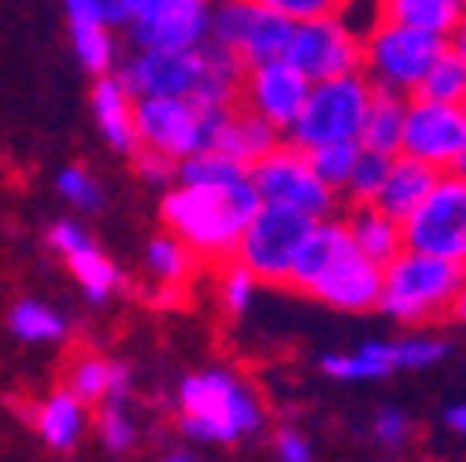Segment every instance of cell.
Instances as JSON below:
<instances>
[{
  "mask_svg": "<svg viewBox=\"0 0 466 462\" xmlns=\"http://www.w3.org/2000/svg\"><path fill=\"white\" fill-rule=\"evenodd\" d=\"M56 193H60L64 204H71L75 211H100L104 207L100 182L82 166H64L60 175H56Z\"/></svg>",
  "mask_w": 466,
  "mask_h": 462,
  "instance_id": "obj_39",
  "label": "cell"
},
{
  "mask_svg": "<svg viewBox=\"0 0 466 462\" xmlns=\"http://www.w3.org/2000/svg\"><path fill=\"white\" fill-rule=\"evenodd\" d=\"M455 170H459V175H466V156H462V163H459V166H455Z\"/></svg>",
  "mask_w": 466,
  "mask_h": 462,
  "instance_id": "obj_50",
  "label": "cell"
},
{
  "mask_svg": "<svg viewBox=\"0 0 466 462\" xmlns=\"http://www.w3.org/2000/svg\"><path fill=\"white\" fill-rule=\"evenodd\" d=\"M451 318H459L462 326H466V285H462V293H459V300H455V315Z\"/></svg>",
  "mask_w": 466,
  "mask_h": 462,
  "instance_id": "obj_49",
  "label": "cell"
},
{
  "mask_svg": "<svg viewBox=\"0 0 466 462\" xmlns=\"http://www.w3.org/2000/svg\"><path fill=\"white\" fill-rule=\"evenodd\" d=\"M200 5H218V0H200Z\"/></svg>",
  "mask_w": 466,
  "mask_h": 462,
  "instance_id": "obj_51",
  "label": "cell"
},
{
  "mask_svg": "<svg viewBox=\"0 0 466 462\" xmlns=\"http://www.w3.org/2000/svg\"><path fill=\"white\" fill-rule=\"evenodd\" d=\"M248 178H252V170L218 148H204L178 163V186H189V189H222V186H238Z\"/></svg>",
  "mask_w": 466,
  "mask_h": 462,
  "instance_id": "obj_28",
  "label": "cell"
},
{
  "mask_svg": "<svg viewBox=\"0 0 466 462\" xmlns=\"http://www.w3.org/2000/svg\"><path fill=\"white\" fill-rule=\"evenodd\" d=\"M396 156H381V152H370L363 148L360 152V163L352 170V182H348L344 189V200H352V204H374L385 178H389V166H392Z\"/></svg>",
  "mask_w": 466,
  "mask_h": 462,
  "instance_id": "obj_38",
  "label": "cell"
},
{
  "mask_svg": "<svg viewBox=\"0 0 466 462\" xmlns=\"http://www.w3.org/2000/svg\"><path fill=\"white\" fill-rule=\"evenodd\" d=\"M289 37H293V23L259 5L256 15H252V26L245 34V45H241L245 67H256V64H267V60H281L285 48H289Z\"/></svg>",
  "mask_w": 466,
  "mask_h": 462,
  "instance_id": "obj_30",
  "label": "cell"
},
{
  "mask_svg": "<svg viewBox=\"0 0 466 462\" xmlns=\"http://www.w3.org/2000/svg\"><path fill=\"white\" fill-rule=\"evenodd\" d=\"M281 137H285V134L274 130V126L263 119V115H256L252 107H233L215 148L226 152V156H233L238 163H245V166L252 170L263 156H270V152L281 145Z\"/></svg>",
  "mask_w": 466,
  "mask_h": 462,
  "instance_id": "obj_22",
  "label": "cell"
},
{
  "mask_svg": "<svg viewBox=\"0 0 466 462\" xmlns=\"http://www.w3.org/2000/svg\"><path fill=\"white\" fill-rule=\"evenodd\" d=\"M64 388H71L82 403H89V407H100L104 399H127L130 396V370L123 363L104 359V356L82 352L67 363Z\"/></svg>",
  "mask_w": 466,
  "mask_h": 462,
  "instance_id": "obj_20",
  "label": "cell"
},
{
  "mask_svg": "<svg viewBox=\"0 0 466 462\" xmlns=\"http://www.w3.org/2000/svg\"><path fill=\"white\" fill-rule=\"evenodd\" d=\"M274 455H278V462H315L311 440L293 426H281L274 433Z\"/></svg>",
  "mask_w": 466,
  "mask_h": 462,
  "instance_id": "obj_45",
  "label": "cell"
},
{
  "mask_svg": "<svg viewBox=\"0 0 466 462\" xmlns=\"http://www.w3.org/2000/svg\"><path fill=\"white\" fill-rule=\"evenodd\" d=\"M411 433H415V422H411V415L400 411V407H381V411L374 415V422H370V437H374V444L385 447V451L407 447Z\"/></svg>",
  "mask_w": 466,
  "mask_h": 462,
  "instance_id": "obj_40",
  "label": "cell"
},
{
  "mask_svg": "<svg viewBox=\"0 0 466 462\" xmlns=\"http://www.w3.org/2000/svg\"><path fill=\"white\" fill-rule=\"evenodd\" d=\"M259 285H263V281H259L245 263L229 259L226 270H222V277H218V304L226 307V315L241 318V315L252 311V304H256V296H259Z\"/></svg>",
  "mask_w": 466,
  "mask_h": 462,
  "instance_id": "obj_36",
  "label": "cell"
},
{
  "mask_svg": "<svg viewBox=\"0 0 466 462\" xmlns=\"http://www.w3.org/2000/svg\"><path fill=\"white\" fill-rule=\"evenodd\" d=\"M8 329L23 344H60L67 336V318L45 300H19L8 311Z\"/></svg>",
  "mask_w": 466,
  "mask_h": 462,
  "instance_id": "obj_31",
  "label": "cell"
},
{
  "mask_svg": "<svg viewBox=\"0 0 466 462\" xmlns=\"http://www.w3.org/2000/svg\"><path fill=\"white\" fill-rule=\"evenodd\" d=\"M89 107H93V123L100 130V137L123 156H134L141 148L137 141V96L130 93V85L115 75H100L93 78L89 89Z\"/></svg>",
  "mask_w": 466,
  "mask_h": 462,
  "instance_id": "obj_16",
  "label": "cell"
},
{
  "mask_svg": "<svg viewBox=\"0 0 466 462\" xmlns=\"http://www.w3.org/2000/svg\"><path fill=\"white\" fill-rule=\"evenodd\" d=\"M403 241L411 252L466 266V175L444 170L426 204L403 222Z\"/></svg>",
  "mask_w": 466,
  "mask_h": 462,
  "instance_id": "obj_10",
  "label": "cell"
},
{
  "mask_svg": "<svg viewBox=\"0 0 466 462\" xmlns=\"http://www.w3.org/2000/svg\"><path fill=\"white\" fill-rule=\"evenodd\" d=\"M93 426H96L100 444L107 451H115V455H127L137 444V422H134V415L127 407V399H104L96 407Z\"/></svg>",
  "mask_w": 466,
  "mask_h": 462,
  "instance_id": "obj_35",
  "label": "cell"
},
{
  "mask_svg": "<svg viewBox=\"0 0 466 462\" xmlns=\"http://www.w3.org/2000/svg\"><path fill=\"white\" fill-rule=\"evenodd\" d=\"M381 12L389 23L451 37V30L466 19V0H381Z\"/></svg>",
  "mask_w": 466,
  "mask_h": 462,
  "instance_id": "obj_24",
  "label": "cell"
},
{
  "mask_svg": "<svg viewBox=\"0 0 466 462\" xmlns=\"http://www.w3.org/2000/svg\"><path fill=\"white\" fill-rule=\"evenodd\" d=\"M197 259H200V256H197L182 237H174L170 229L145 245V274H148L159 288H182V285L193 277Z\"/></svg>",
  "mask_w": 466,
  "mask_h": 462,
  "instance_id": "obj_27",
  "label": "cell"
},
{
  "mask_svg": "<svg viewBox=\"0 0 466 462\" xmlns=\"http://www.w3.org/2000/svg\"><path fill=\"white\" fill-rule=\"evenodd\" d=\"M448 48L455 52V55H462V60H466V19L451 30V37H448Z\"/></svg>",
  "mask_w": 466,
  "mask_h": 462,
  "instance_id": "obj_47",
  "label": "cell"
},
{
  "mask_svg": "<svg viewBox=\"0 0 466 462\" xmlns=\"http://www.w3.org/2000/svg\"><path fill=\"white\" fill-rule=\"evenodd\" d=\"M163 462H200V458H197L193 451H167Z\"/></svg>",
  "mask_w": 466,
  "mask_h": 462,
  "instance_id": "obj_48",
  "label": "cell"
},
{
  "mask_svg": "<svg viewBox=\"0 0 466 462\" xmlns=\"http://www.w3.org/2000/svg\"><path fill=\"white\" fill-rule=\"evenodd\" d=\"M360 152H363L360 141H340V145L311 148L308 156H311V166L319 170V178H322L337 196H344L348 182H352V170H356V163H360Z\"/></svg>",
  "mask_w": 466,
  "mask_h": 462,
  "instance_id": "obj_34",
  "label": "cell"
},
{
  "mask_svg": "<svg viewBox=\"0 0 466 462\" xmlns=\"http://www.w3.org/2000/svg\"><path fill=\"white\" fill-rule=\"evenodd\" d=\"M256 8V0H218V5H211V41L241 55Z\"/></svg>",
  "mask_w": 466,
  "mask_h": 462,
  "instance_id": "obj_32",
  "label": "cell"
},
{
  "mask_svg": "<svg viewBox=\"0 0 466 462\" xmlns=\"http://www.w3.org/2000/svg\"><path fill=\"white\" fill-rule=\"evenodd\" d=\"M233 107H208L178 96L137 100V141L141 148L163 152L170 159H186L204 148H215Z\"/></svg>",
  "mask_w": 466,
  "mask_h": 462,
  "instance_id": "obj_7",
  "label": "cell"
},
{
  "mask_svg": "<svg viewBox=\"0 0 466 462\" xmlns=\"http://www.w3.org/2000/svg\"><path fill=\"white\" fill-rule=\"evenodd\" d=\"M252 186L263 204L270 207H289L304 211L311 218H333L337 215V193L319 178V170L311 166V156L297 148L293 141L278 145L270 156H263L252 166Z\"/></svg>",
  "mask_w": 466,
  "mask_h": 462,
  "instance_id": "obj_8",
  "label": "cell"
},
{
  "mask_svg": "<svg viewBox=\"0 0 466 462\" xmlns=\"http://www.w3.org/2000/svg\"><path fill=\"white\" fill-rule=\"evenodd\" d=\"M466 285V266L403 248L381 277L378 311L400 326H430L455 315V300Z\"/></svg>",
  "mask_w": 466,
  "mask_h": 462,
  "instance_id": "obj_4",
  "label": "cell"
},
{
  "mask_svg": "<svg viewBox=\"0 0 466 462\" xmlns=\"http://www.w3.org/2000/svg\"><path fill=\"white\" fill-rule=\"evenodd\" d=\"M444 426H448L455 437L466 440V399H462V403H451V407L444 411Z\"/></svg>",
  "mask_w": 466,
  "mask_h": 462,
  "instance_id": "obj_46",
  "label": "cell"
},
{
  "mask_svg": "<svg viewBox=\"0 0 466 462\" xmlns=\"http://www.w3.org/2000/svg\"><path fill=\"white\" fill-rule=\"evenodd\" d=\"M71 48H75V60L93 75H115L119 71V41H115V26L107 23H93V19H71Z\"/></svg>",
  "mask_w": 466,
  "mask_h": 462,
  "instance_id": "obj_26",
  "label": "cell"
},
{
  "mask_svg": "<svg viewBox=\"0 0 466 462\" xmlns=\"http://www.w3.org/2000/svg\"><path fill=\"white\" fill-rule=\"evenodd\" d=\"M381 277H385V266H378L374 259H367L356 248V241H352L319 274V281L308 288L304 296H311V300H319V304H326L333 311L363 315V311H378Z\"/></svg>",
  "mask_w": 466,
  "mask_h": 462,
  "instance_id": "obj_15",
  "label": "cell"
},
{
  "mask_svg": "<svg viewBox=\"0 0 466 462\" xmlns=\"http://www.w3.org/2000/svg\"><path fill=\"white\" fill-rule=\"evenodd\" d=\"M285 60L297 64L311 82L356 75V71H363V37L340 15L293 23V37H289Z\"/></svg>",
  "mask_w": 466,
  "mask_h": 462,
  "instance_id": "obj_11",
  "label": "cell"
},
{
  "mask_svg": "<svg viewBox=\"0 0 466 462\" xmlns=\"http://www.w3.org/2000/svg\"><path fill=\"white\" fill-rule=\"evenodd\" d=\"M315 222L319 218H311L304 211L263 204L259 215L248 222L233 259L245 263L263 285H289L293 263H297V256H300V248H304Z\"/></svg>",
  "mask_w": 466,
  "mask_h": 462,
  "instance_id": "obj_9",
  "label": "cell"
},
{
  "mask_svg": "<svg viewBox=\"0 0 466 462\" xmlns=\"http://www.w3.org/2000/svg\"><path fill=\"white\" fill-rule=\"evenodd\" d=\"M174 403H178V429L193 444H238L267 426L256 388L222 367L182 377Z\"/></svg>",
  "mask_w": 466,
  "mask_h": 462,
  "instance_id": "obj_3",
  "label": "cell"
},
{
  "mask_svg": "<svg viewBox=\"0 0 466 462\" xmlns=\"http://www.w3.org/2000/svg\"><path fill=\"white\" fill-rule=\"evenodd\" d=\"M444 48H448V37L381 19L363 37V75L381 93L415 96Z\"/></svg>",
  "mask_w": 466,
  "mask_h": 462,
  "instance_id": "obj_5",
  "label": "cell"
},
{
  "mask_svg": "<svg viewBox=\"0 0 466 462\" xmlns=\"http://www.w3.org/2000/svg\"><path fill=\"white\" fill-rule=\"evenodd\" d=\"M451 352V344L430 333H411L392 340V367L396 370H430Z\"/></svg>",
  "mask_w": 466,
  "mask_h": 462,
  "instance_id": "obj_37",
  "label": "cell"
},
{
  "mask_svg": "<svg viewBox=\"0 0 466 462\" xmlns=\"http://www.w3.org/2000/svg\"><path fill=\"white\" fill-rule=\"evenodd\" d=\"M256 5L285 15L289 23H308V19H322V15H340L344 0H256Z\"/></svg>",
  "mask_w": 466,
  "mask_h": 462,
  "instance_id": "obj_42",
  "label": "cell"
},
{
  "mask_svg": "<svg viewBox=\"0 0 466 462\" xmlns=\"http://www.w3.org/2000/svg\"><path fill=\"white\" fill-rule=\"evenodd\" d=\"M344 222H348V234H352L356 248L367 259H374L378 266H389L407 248L403 222L385 215L378 204H352V207H348V215H344Z\"/></svg>",
  "mask_w": 466,
  "mask_h": 462,
  "instance_id": "obj_19",
  "label": "cell"
},
{
  "mask_svg": "<svg viewBox=\"0 0 466 462\" xmlns=\"http://www.w3.org/2000/svg\"><path fill=\"white\" fill-rule=\"evenodd\" d=\"M245 60L215 41L200 48H134L119 64V78L137 100L178 96L208 107H233L245 85Z\"/></svg>",
  "mask_w": 466,
  "mask_h": 462,
  "instance_id": "obj_1",
  "label": "cell"
},
{
  "mask_svg": "<svg viewBox=\"0 0 466 462\" xmlns=\"http://www.w3.org/2000/svg\"><path fill=\"white\" fill-rule=\"evenodd\" d=\"M89 245H96V241L78 218H60V222L48 226V248L60 259H67V256H75V252H82Z\"/></svg>",
  "mask_w": 466,
  "mask_h": 462,
  "instance_id": "obj_44",
  "label": "cell"
},
{
  "mask_svg": "<svg viewBox=\"0 0 466 462\" xmlns=\"http://www.w3.org/2000/svg\"><path fill=\"white\" fill-rule=\"evenodd\" d=\"M259 207H263V200L248 178V182L222 186V189L174 186V189H167L159 215L170 234L182 237L200 259L229 263L238 256V245L245 237L248 222L259 215Z\"/></svg>",
  "mask_w": 466,
  "mask_h": 462,
  "instance_id": "obj_2",
  "label": "cell"
},
{
  "mask_svg": "<svg viewBox=\"0 0 466 462\" xmlns=\"http://www.w3.org/2000/svg\"><path fill=\"white\" fill-rule=\"evenodd\" d=\"M134 48H200L211 41V5L200 0H130Z\"/></svg>",
  "mask_w": 466,
  "mask_h": 462,
  "instance_id": "obj_13",
  "label": "cell"
},
{
  "mask_svg": "<svg viewBox=\"0 0 466 462\" xmlns=\"http://www.w3.org/2000/svg\"><path fill=\"white\" fill-rule=\"evenodd\" d=\"M319 370L333 381H381L396 374L392 367V340H363L352 352H329L319 359Z\"/></svg>",
  "mask_w": 466,
  "mask_h": 462,
  "instance_id": "obj_23",
  "label": "cell"
},
{
  "mask_svg": "<svg viewBox=\"0 0 466 462\" xmlns=\"http://www.w3.org/2000/svg\"><path fill=\"white\" fill-rule=\"evenodd\" d=\"M134 156H137L134 163H137L141 182H148L156 189H174L178 186V159H170L163 152H152V148H137Z\"/></svg>",
  "mask_w": 466,
  "mask_h": 462,
  "instance_id": "obj_43",
  "label": "cell"
},
{
  "mask_svg": "<svg viewBox=\"0 0 466 462\" xmlns=\"http://www.w3.org/2000/svg\"><path fill=\"white\" fill-rule=\"evenodd\" d=\"M403 156L422 159L433 170H455L466 156V107L441 104L426 96L407 100V123H403Z\"/></svg>",
  "mask_w": 466,
  "mask_h": 462,
  "instance_id": "obj_12",
  "label": "cell"
},
{
  "mask_svg": "<svg viewBox=\"0 0 466 462\" xmlns=\"http://www.w3.org/2000/svg\"><path fill=\"white\" fill-rule=\"evenodd\" d=\"M374 93L378 89L363 71L315 82L297 126L285 137L304 152L322 148V145H340V141H360Z\"/></svg>",
  "mask_w": 466,
  "mask_h": 462,
  "instance_id": "obj_6",
  "label": "cell"
},
{
  "mask_svg": "<svg viewBox=\"0 0 466 462\" xmlns=\"http://www.w3.org/2000/svg\"><path fill=\"white\" fill-rule=\"evenodd\" d=\"M462 107H466V104H462Z\"/></svg>",
  "mask_w": 466,
  "mask_h": 462,
  "instance_id": "obj_52",
  "label": "cell"
},
{
  "mask_svg": "<svg viewBox=\"0 0 466 462\" xmlns=\"http://www.w3.org/2000/svg\"><path fill=\"white\" fill-rule=\"evenodd\" d=\"M311 89H315V82L297 64H289L281 55V60H267V64H256L245 71L241 100H245V107L263 115L274 130L289 134L297 126Z\"/></svg>",
  "mask_w": 466,
  "mask_h": 462,
  "instance_id": "obj_14",
  "label": "cell"
},
{
  "mask_svg": "<svg viewBox=\"0 0 466 462\" xmlns=\"http://www.w3.org/2000/svg\"><path fill=\"white\" fill-rule=\"evenodd\" d=\"M34 429L48 447L71 451L89 429V403H82L71 388H56L34 407Z\"/></svg>",
  "mask_w": 466,
  "mask_h": 462,
  "instance_id": "obj_18",
  "label": "cell"
},
{
  "mask_svg": "<svg viewBox=\"0 0 466 462\" xmlns=\"http://www.w3.org/2000/svg\"><path fill=\"white\" fill-rule=\"evenodd\" d=\"M67 23L71 19H93L107 26H127L130 23V0H60Z\"/></svg>",
  "mask_w": 466,
  "mask_h": 462,
  "instance_id": "obj_41",
  "label": "cell"
},
{
  "mask_svg": "<svg viewBox=\"0 0 466 462\" xmlns=\"http://www.w3.org/2000/svg\"><path fill=\"white\" fill-rule=\"evenodd\" d=\"M415 96L441 100V104H466V60L455 55L451 48H444L441 60L433 64V71L426 75V82Z\"/></svg>",
  "mask_w": 466,
  "mask_h": 462,
  "instance_id": "obj_33",
  "label": "cell"
},
{
  "mask_svg": "<svg viewBox=\"0 0 466 462\" xmlns=\"http://www.w3.org/2000/svg\"><path fill=\"white\" fill-rule=\"evenodd\" d=\"M67 270H71L75 285L82 288V296H86L89 304H96V307L107 304L115 293H119V285H123L119 266H115L96 245H89V248L67 256Z\"/></svg>",
  "mask_w": 466,
  "mask_h": 462,
  "instance_id": "obj_29",
  "label": "cell"
},
{
  "mask_svg": "<svg viewBox=\"0 0 466 462\" xmlns=\"http://www.w3.org/2000/svg\"><path fill=\"white\" fill-rule=\"evenodd\" d=\"M352 245V234H348V222L344 218H319L311 226V234L293 263V274H289V288H297V293H308V288L319 281V274Z\"/></svg>",
  "mask_w": 466,
  "mask_h": 462,
  "instance_id": "obj_21",
  "label": "cell"
},
{
  "mask_svg": "<svg viewBox=\"0 0 466 462\" xmlns=\"http://www.w3.org/2000/svg\"><path fill=\"white\" fill-rule=\"evenodd\" d=\"M407 100L411 96H400V93H374L370 111H367V123L360 134V145L381 156H400L403 148V123H407Z\"/></svg>",
  "mask_w": 466,
  "mask_h": 462,
  "instance_id": "obj_25",
  "label": "cell"
},
{
  "mask_svg": "<svg viewBox=\"0 0 466 462\" xmlns=\"http://www.w3.org/2000/svg\"><path fill=\"white\" fill-rule=\"evenodd\" d=\"M437 178H441V170H433V166H426L422 159H411V156L400 152V156L392 159V166H389V178H385V186H381V193H378L374 204H378L385 215L407 222V218H411V215L426 204V196L433 193Z\"/></svg>",
  "mask_w": 466,
  "mask_h": 462,
  "instance_id": "obj_17",
  "label": "cell"
}]
</instances>
